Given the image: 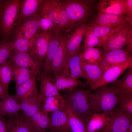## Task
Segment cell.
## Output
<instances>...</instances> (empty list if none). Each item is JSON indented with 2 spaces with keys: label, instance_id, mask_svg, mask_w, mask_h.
Segmentation results:
<instances>
[{
  "label": "cell",
  "instance_id": "obj_35",
  "mask_svg": "<svg viewBox=\"0 0 132 132\" xmlns=\"http://www.w3.org/2000/svg\"><path fill=\"white\" fill-rule=\"evenodd\" d=\"M89 24L103 46L106 43L110 35L115 29L91 23Z\"/></svg>",
  "mask_w": 132,
  "mask_h": 132
},
{
  "label": "cell",
  "instance_id": "obj_43",
  "mask_svg": "<svg viewBox=\"0 0 132 132\" xmlns=\"http://www.w3.org/2000/svg\"><path fill=\"white\" fill-rule=\"evenodd\" d=\"M63 110L59 107L52 104L43 103L41 110L43 112L48 113L49 112Z\"/></svg>",
  "mask_w": 132,
  "mask_h": 132
},
{
  "label": "cell",
  "instance_id": "obj_45",
  "mask_svg": "<svg viewBox=\"0 0 132 132\" xmlns=\"http://www.w3.org/2000/svg\"><path fill=\"white\" fill-rule=\"evenodd\" d=\"M8 94L4 86L0 83V98L3 99Z\"/></svg>",
  "mask_w": 132,
  "mask_h": 132
},
{
  "label": "cell",
  "instance_id": "obj_41",
  "mask_svg": "<svg viewBox=\"0 0 132 132\" xmlns=\"http://www.w3.org/2000/svg\"><path fill=\"white\" fill-rule=\"evenodd\" d=\"M43 103L52 104L57 105L64 109L65 106V102L62 97L60 95L53 96L46 99Z\"/></svg>",
  "mask_w": 132,
  "mask_h": 132
},
{
  "label": "cell",
  "instance_id": "obj_40",
  "mask_svg": "<svg viewBox=\"0 0 132 132\" xmlns=\"http://www.w3.org/2000/svg\"><path fill=\"white\" fill-rule=\"evenodd\" d=\"M40 28L43 31L51 30L55 25L47 14L41 12L39 18Z\"/></svg>",
  "mask_w": 132,
  "mask_h": 132
},
{
  "label": "cell",
  "instance_id": "obj_38",
  "mask_svg": "<svg viewBox=\"0 0 132 132\" xmlns=\"http://www.w3.org/2000/svg\"><path fill=\"white\" fill-rule=\"evenodd\" d=\"M13 50V41L3 40L0 44V65L8 60Z\"/></svg>",
  "mask_w": 132,
  "mask_h": 132
},
{
  "label": "cell",
  "instance_id": "obj_23",
  "mask_svg": "<svg viewBox=\"0 0 132 132\" xmlns=\"http://www.w3.org/2000/svg\"><path fill=\"white\" fill-rule=\"evenodd\" d=\"M111 119L106 112L92 114L86 123V132H98L108 124Z\"/></svg>",
  "mask_w": 132,
  "mask_h": 132
},
{
  "label": "cell",
  "instance_id": "obj_11",
  "mask_svg": "<svg viewBox=\"0 0 132 132\" xmlns=\"http://www.w3.org/2000/svg\"><path fill=\"white\" fill-rule=\"evenodd\" d=\"M44 1L22 0L20 12L15 25L18 26L27 19L40 16Z\"/></svg>",
  "mask_w": 132,
  "mask_h": 132
},
{
  "label": "cell",
  "instance_id": "obj_22",
  "mask_svg": "<svg viewBox=\"0 0 132 132\" xmlns=\"http://www.w3.org/2000/svg\"><path fill=\"white\" fill-rule=\"evenodd\" d=\"M66 41L65 38L61 36L52 65V71L54 80L61 68L66 59L67 54Z\"/></svg>",
  "mask_w": 132,
  "mask_h": 132
},
{
  "label": "cell",
  "instance_id": "obj_15",
  "mask_svg": "<svg viewBox=\"0 0 132 132\" xmlns=\"http://www.w3.org/2000/svg\"><path fill=\"white\" fill-rule=\"evenodd\" d=\"M36 76L33 74L28 80L15 88L16 93L14 96L19 102L23 99L38 97L40 93L37 86Z\"/></svg>",
  "mask_w": 132,
  "mask_h": 132
},
{
  "label": "cell",
  "instance_id": "obj_33",
  "mask_svg": "<svg viewBox=\"0 0 132 132\" xmlns=\"http://www.w3.org/2000/svg\"><path fill=\"white\" fill-rule=\"evenodd\" d=\"M12 72L13 80L16 83L15 88L28 80L34 74L30 69L18 66L13 63Z\"/></svg>",
  "mask_w": 132,
  "mask_h": 132
},
{
  "label": "cell",
  "instance_id": "obj_25",
  "mask_svg": "<svg viewBox=\"0 0 132 132\" xmlns=\"http://www.w3.org/2000/svg\"><path fill=\"white\" fill-rule=\"evenodd\" d=\"M0 101V115L13 116L21 110L19 102L14 95H8Z\"/></svg>",
  "mask_w": 132,
  "mask_h": 132
},
{
  "label": "cell",
  "instance_id": "obj_12",
  "mask_svg": "<svg viewBox=\"0 0 132 132\" xmlns=\"http://www.w3.org/2000/svg\"><path fill=\"white\" fill-rule=\"evenodd\" d=\"M6 124L9 132H38L30 118L23 114H17L6 120Z\"/></svg>",
  "mask_w": 132,
  "mask_h": 132
},
{
  "label": "cell",
  "instance_id": "obj_32",
  "mask_svg": "<svg viewBox=\"0 0 132 132\" xmlns=\"http://www.w3.org/2000/svg\"><path fill=\"white\" fill-rule=\"evenodd\" d=\"M13 63L11 60L8 59L0 65V83L7 92L10 83L13 80Z\"/></svg>",
  "mask_w": 132,
  "mask_h": 132
},
{
  "label": "cell",
  "instance_id": "obj_39",
  "mask_svg": "<svg viewBox=\"0 0 132 132\" xmlns=\"http://www.w3.org/2000/svg\"><path fill=\"white\" fill-rule=\"evenodd\" d=\"M41 111V114L35 124V126L38 132H45L46 130L49 126L51 117L48 113Z\"/></svg>",
  "mask_w": 132,
  "mask_h": 132
},
{
  "label": "cell",
  "instance_id": "obj_10",
  "mask_svg": "<svg viewBox=\"0 0 132 132\" xmlns=\"http://www.w3.org/2000/svg\"><path fill=\"white\" fill-rule=\"evenodd\" d=\"M125 48L105 52L102 55L99 66L102 73L109 68L125 61L132 57Z\"/></svg>",
  "mask_w": 132,
  "mask_h": 132
},
{
  "label": "cell",
  "instance_id": "obj_46",
  "mask_svg": "<svg viewBox=\"0 0 132 132\" xmlns=\"http://www.w3.org/2000/svg\"><path fill=\"white\" fill-rule=\"evenodd\" d=\"M129 132H132V123L130 124L129 128Z\"/></svg>",
  "mask_w": 132,
  "mask_h": 132
},
{
  "label": "cell",
  "instance_id": "obj_36",
  "mask_svg": "<svg viewBox=\"0 0 132 132\" xmlns=\"http://www.w3.org/2000/svg\"><path fill=\"white\" fill-rule=\"evenodd\" d=\"M84 36L82 49L102 46L99 39L94 33L90 24L88 25Z\"/></svg>",
  "mask_w": 132,
  "mask_h": 132
},
{
  "label": "cell",
  "instance_id": "obj_6",
  "mask_svg": "<svg viewBox=\"0 0 132 132\" xmlns=\"http://www.w3.org/2000/svg\"><path fill=\"white\" fill-rule=\"evenodd\" d=\"M8 59L18 66L30 69L36 76L42 73L43 62L27 53L12 51Z\"/></svg>",
  "mask_w": 132,
  "mask_h": 132
},
{
  "label": "cell",
  "instance_id": "obj_7",
  "mask_svg": "<svg viewBox=\"0 0 132 132\" xmlns=\"http://www.w3.org/2000/svg\"><path fill=\"white\" fill-rule=\"evenodd\" d=\"M82 51L80 48L71 55L62 67L57 75L76 79L83 78L86 79V74L82 70L80 64Z\"/></svg>",
  "mask_w": 132,
  "mask_h": 132
},
{
  "label": "cell",
  "instance_id": "obj_13",
  "mask_svg": "<svg viewBox=\"0 0 132 132\" xmlns=\"http://www.w3.org/2000/svg\"><path fill=\"white\" fill-rule=\"evenodd\" d=\"M53 35L51 30L40 32L38 34L33 47L27 53L37 58L43 62L50 41Z\"/></svg>",
  "mask_w": 132,
  "mask_h": 132
},
{
  "label": "cell",
  "instance_id": "obj_4",
  "mask_svg": "<svg viewBox=\"0 0 132 132\" xmlns=\"http://www.w3.org/2000/svg\"><path fill=\"white\" fill-rule=\"evenodd\" d=\"M22 0H1L0 33L8 41L10 37L20 10Z\"/></svg>",
  "mask_w": 132,
  "mask_h": 132
},
{
  "label": "cell",
  "instance_id": "obj_29",
  "mask_svg": "<svg viewBox=\"0 0 132 132\" xmlns=\"http://www.w3.org/2000/svg\"><path fill=\"white\" fill-rule=\"evenodd\" d=\"M61 4L60 0H44L41 11L47 14L56 29L58 22L59 9Z\"/></svg>",
  "mask_w": 132,
  "mask_h": 132
},
{
  "label": "cell",
  "instance_id": "obj_18",
  "mask_svg": "<svg viewBox=\"0 0 132 132\" xmlns=\"http://www.w3.org/2000/svg\"><path fill=\"white\" fill-rule=\"evenodd\" d=\"M126 22L124 16L98 12L91 23L116 28Z\"/></svg>",
  "mask_w": 132,
  "mask_h": 132
},
{
  "label": "cell",
  "instance_id": "obj_24",
  "mask_svg": "<svg viewBox=\"0 0 132 132\" xmlns=\"http://www.w3.org/2000/svg\"><path fill=\"white\" fill-rule=\"evenodd\" d=\"M61 36L53 35L50 41L47 53L43 62L42 73L50 76L53 58L58 46Z\"/></svg>",
  "mask_w": 132,
  "mask_h": 132
},
{
  "label": "cell",
  "instance_id": "obj_3",
  "mask_svg": "<svg viewBox=\"0 0 132 132\" xmlns=\"http://www.w3.org/2000/svg\"><path fill=\"white\" fill-rule=\"evenodd\" d=\"M92 90L90 88L87 89L76 88L72 90H65L62 96L65 102L86 123L93 113L89 98Z\"/></svg>",
  "mask_w": 132,
  "mask_h": 132
},
{
  "label": "cell",
  "instance_id": "obj_16",
  "mask_svg": "<svg viewBox=\"0 0 132 132\" xmlns=\"http://www.w3.org/2000/svg\"><path fill=\"white\" fill-rule=\"evenodd\" d=\"M88 26L86 23L75 29L67 40V54L63 66L66 64L69 58L80 48V44Z\"/></svg>",
  "mask_w": 132,
  "mask_h": 132
},
{
  "label": "cell",
  "instance_id": "obj_20",
  "mask_svg": "<svg viewBox=\"0 0 132 132\" xmlns=\"http://www.w3.org/2000/svg\"><path fill=\"white\" fill-rule=\"evenodd\" d=\"M111 83L110 87L117 95H132V66L128 69L121 78Z\"/></svg>",
  "mask_w": 132,
  "mask_h": 132
},
{
  "label": "cell",
  "instance_id": "obj_26",
  "mask_svg": "<svg viewBox=\"0 0 132 132\" xmlns=\"http://www.w3.org/2000/svg\"><path fill=\"white\" fill-rule=\"evenodd\" d=\"M64 110L67 117L69 125L73 132H86V123L66 102Z\"/></svg>",
  "mask_w": 132,
  "mask_h": 132
},
{
  "label": "cell",
  "instance_id": "obj_27",
  "mask_svg": "<svg viewBox=\"0 0 132 132\" xmlns=\"http://www.w3.org/2000/svg\"><path fill=\"white\" fill-rule=\"evenodd\" d=\"M19 103L23 114L27 118H30L34 114L41 111L42 105L37 98L23 99L19 101Z\"/></svg>",
  "mask_w": 132,
  "mask_h": 132
},
{
  "label": "cell",
  "instance_id": "obj_28",
  "mask_svg": "<svg viewBox=\"0 0 132 132\" xmlns=\"http://www.w3.org/2000/svg\"><path fill=\"white\" fill-rule=\"evenodd\" d=\"M54 82L59 91L61 90H70L77 87H86V82H83L79 79H76L67 77L56 76Z\"/></svg>",
  "mask_w": 132,
  "mask_h": 132
},
{
  "label": "cell",
  "instance_id": "obj_21",
  "mask_svg": "<svg viewBox=\"0 0 132 132\" xmlns=\"http://www.w3.org/2000/svg\"><path fill=\"white\" fill-rule=\"evenodd\" d=\"M97 8L99 12L125 16L124 0H100Z\"/></svg>",
  "mask_w": 132,
  "mask_h": 132
},
{
  "label": "cell",
  "instance_id": "obj_49",
  "mask_svg": "<svg viewBox=\"0 0 132 132\" xmlns=\"http://www.w3.org/2000/svg\"><path fill=\"white\" fill-rule=\"evenodd\" d=\"M1 0H0V1Z\"/></svg>",
  "mask_w": 132,
  "mask_h": 132
},
{
  "label": "cell",
  "instance_id": "obj_47",
  "mask_svg": "<svg viewBox=\"0 0 132 132\" xmlns=\"http://www.w3.org/2000/svg\"><path fill=\"white\" fill-rule=\"evenodd\" d=\"M1 41H0V44L1 43Z\"/></svg>",
  "mask_w": 132,
  "mask_h": 132
},
{
  "label": "cell",
  "instance_id": "obj_5",
  "mask_svg": "<svg viewBox=\"0 0 132 132\" xmlns=\"http://www.w3.org/2000/svg\"><path fill=\"white\" fill-rule=\"evenodd\" d=\"M132 25L126 22L115 28L110 35L103 46L104 53L125 48L132 53Z\"/></svg>",
  "mask_w": 132,
  "mask_h": 132
},
{
  "label": "cell",
  "instance_id": "obj_37",
  "mask_svg": "<svg viewBox=\"0 0 132 132\" xmlns=\"http://www.w3.org/2000/svg\"><path fill=\"white\" fill-rule=\"evenodd\" d=\"M117 95L118 106L117 109L123 112L132 116V95Z\"/></svg>",
  "mask_w": 132,
  "mask_h": 132
},
{
  "label": "cell",
  "instance_id": "obj_17",
  "mask_svg": "<svg viewBox=\"0 0 132 132\" xmlns=\"http://www.w3.org/2000/svg\"><path fill=\"white\" fill-rule=\"evenodd\" d=\"M40 77V92L37 98L41 103L47 98L51 97L60 95L59 91L55 83V80L50 76L42 74Z\"/></svg>",
  "mask_w": 132,
  "mask_h": 132
},
{
  "label": "cell",
  "instance_id": "obj_9",
  "mask_svg": "<svg viewBox=\"0 0 132 132\" xmlns=\"http://www.w3.org/2000/svg\"><path fill=\"white\" fill-rule=\"evenodd\" d=\"M132 123V116L123 112L117 108L108 124L101 130L102 132H129Z\"/></svg>",
  "mask_w": 132,
  "mask_h": 132
},
{
  "label": "cell",
  "instance_id": "obj_2",
  "mask_svg": "<svg viewBox=\"0 0 132 132\" xmlns=\"http://www.w3.org/2000/svg\"><path fill=\"white\" fill-rule=\"evenodd\" d=\"M96 89L89 97L93 113L106 112L110 117H112L114 108L118 104L117 95L112 88L106 86Z\"/></svg>",
  "mask_w": 132,
  "mask_h": 132
},
{
  "label": "cell",
  "instance_id": "obj_1",
  "mask_svg": "<svg viewBox=\"0 0 132 132\" xmlns=\"http://www.w3.org/2000/svg\"><path fill=\"white\" fill-rule=\"evenodd\" d=\"M68 16L69 24L67 32L86 23L92 11L94 0H60Z\"/></svg>",
  "mask_w": 132,
  "mask_h": 132
},
{
  "label": "cell",
  "instance_id": "obj_48",
  "mask_svg": "<svg viewBox=\"0 0 132 132\" xmlns=\"http://www.w3.org/2000/svg\"></svg>",
  "mask_w": 132,
  "mask_h": 132
},
{
  "label": "cell",
  "instance_id": "obj_30",
  "mask_svg": "<svg viewBox=\"0 0 132 132\" xmlns=\"http://www.w3.org/2000/svg\"><path fill=\"white\" fill-rule=\"evenodd\" d=\"M80 64L86 76L87 85L91 88L99 79L103 73L99 66L87 64L81 60Z\"/></svg>",
  "mask_w": 132,
  "mask_h": 132
},
{
  "label": "cell",
  "instance_id": "obj_8",
  "mask_svg": "<svg viewBox=\"0 0 132 132\" xmlns=\"http://www.w3.org/2000/svg\"><path fill=\"white\" fill-rule=\"evenodd\" d=\"M132 66V57L124 62L107 70L91 88L92 90H95L114 82L127 69Z\"/></svg>",
  "mask_w": 132,
  "mask_h": 132
},
{
  "label": "cell",
  "instance_id": "obj_14",
  "mask_svg": "<svg viewBox=\"0 0 132 132\" xmlns=\"http://www.w3.org/2000/svg\"><path fill=\"white\" fill-rule=\"evenodd\" d=\"M40 16L27 19L18 26L14 39L19 38L30 39L40 32Z\"/></svg>",
  "mask_w": 132,
  "mask_h": 132
},
{
  "label": "cell",
  "instance_id": "obj_42",
  "mask_svg": "<svg viewBox=\"0 0 132 132\" xmlns=\"http://www.w3.org/2000/svg\"><path fill=\"white\" fill-rule=\"evenodd\" d=\"M124 6L125 10L124 15L128 22L132 25V0H124Z\"/></svg>",
  "mask_w": 132,
  "mask_h": 132
},
{
  "label": "cell",
  "instance_id": "obj_44",
  "mask_svg": "<svg viewBox=\"0 0 132 132\" xmlns=\"http://www.w3.org/2000/svg\"><path fill=\"white\" fill-rule=\"evenodd\" d=\"M6 119L0 115V132H7Z\"/></svg>",
  "mask_w": 132,
  "mask_h": 132
},
{
  "label": "cell",
  "instance_id": "obj_34",
  "mask_svg": "<svg viewBox=\"0 0 132 132\" xmlns=\"http://www.w3.org/2000/svg\"><path fill=\"white\" fill-rule=\"evenodd\" d=\"M39 33L30 39L19 38L14 39L13 41L12 51L18 52L28 53L33 47Z\"/></svg>",
  "mask_w": 132,
  "mask_h": 132
},
{
  "label": "cell",
  "instance_id": "obj_19",
  "mask_svg": "<svg viewBox=\"0 0 132 132\" xmlns=\"http://www.w3.org/2000/svg\"><path fill=\"white\" fill-rule=\"evenodd\" d=\"M50 123L48 128L54 132H69L71 131L67 114L64 110L51 112Z\"/></svg>",
  "mask_w": 132,
  "mask_h": 132
},
{
  "label": "cell",
  "instance_id": "obj_31",
  "mask_svg": "<svg viewBox=\"0 0 132 132\" xmlns=\"http://www.w3.org/2000/svg\"><path fill=\"white\" fill-rule=\"evenodd\" d=\"M102 55L101 50L99 48L89 47L83 49L80 57L81 59L87 64L99 66Z\"/></svg>",
  "mask_w": 132,
  "mask_h": 132
}]
</instances>
